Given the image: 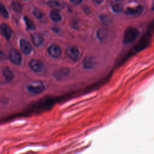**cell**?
<instances>
[{
  "label": "cell",
  "instance_id": "20",
  "mask_svg": "<svg viewBox=\"0 0 154 154\" xmlns=\"http://www.w3.org/2000/svg\"><path fill=\"white\" fill-rule=\"evenodd\" d=\"M24 20L25 22L26 27L28 29H31V30H33L35 29V26L34 23H33V22L27 16H25L24 17Z\"/></svg>",
  "mask_w": 154,
  "mask_h": 154
},
{
  "label": "cell",
  "instance_id": "23",
  "mask_svg": "<svg viewBox=\"0 0 154 154\" xmlns=\"http://www.w3.org/2000/svg\"><path fill=\"white\" fill-rule=\"evenodd\" d=\"M7 59L6 55L3 52H0V60H4Z\"/></svg>",
  "mask_w": 154,
  "mask_h": 154
},
{
  "label": "cell",
  "instance_id": "6",
  "mask_svg": "<svg viewBox=\"0 0 154 154\" xmlns=\"http://www.w3.org/2000/svg\"><path fill=\"white\" fill-rule=\"evenodd\" d=\"M70 73V70L66 67H63L54 72V76L58 81L64 80Z\"/></svg>",
  "mask_w": 154,
  "mask_h": 154
},
{
  "label": "cell",
  "instance_id": "21",
  "mask_svg": "<svg viewBox=\"0 0 154 154\" xmlns=\"http://www.w3.org/2000/svg\"><path fill=\"white\" fill-rule=\"evenodd\" d=\"M0 14L4 18H6V19L8 18V16H9L8 12L3 4H0Z\"/></svg>",
  "mask_w": 154,
  "mask_h": 154
},
{
  "label": "cell",
  "instance_id": "27",
  "mask_svg": "<svg viewBox=\"0 0 154 154\" xmlns=\"http://www.w3.org/2000/svg\"><path fill=\"white\" fill-rule=\"evenodd\" d=\"M152 9L154 10V0L152 1Z\"/></svg>",
  "mask_w": 154,
  "mask_h": 154
},
{
  "label": "cell",
  "instance_id": "8",
  "mask_svg": "<svg viewBox=\"0 0 154 154\" xmlns=\"http://www.w3.org/2000/svg\"><path fill=\"white\" fill-rule=\"evenodd\" d=\"M48 51L49 55L54 58H58L61 54V48L56 44H52L49 47Z\"/></svg>",
  "mask_w": 154,
  "mask_h": 154
},
{
  "label": "cell",
  "instance_id": "16",
  "mask_svg": "<svg viewBox=\"0 0 154 154\" xmlns=\"http://www.w3.org/2000/svg\"><path fill=\"white\" fill-rule=\"evenodd\" d=\"M11 8L15 12L17 13H20L22 11V7L20 3L16 1H13L11 2L10 5Z\"/></svg>",
  "mask_w": 154,
  "mask_h": 154
},
{
  "label": "cell",
  "instance_id": "5",
  "mask_svg": "<svg viewBox=\"0 0 154 154\" xmlns=\"http://www.w3.org/2000/svg\"><path fill=\"white\" fill-rule=\"evenodd\" d=\"M9 58L13 63L17 65L20 64L22 61V57L20 53L14 49L10 50L9 52Z\"/></svg>",
  "mask_w": 154,
  "mask_h": 154
},
{
  "label": "cell",
  "instance_id": "18",
  "mask_svg": "<svg viewBox=\"0 0 154 154\" xmlns=\"http://www.w3.org/2000/svg\"><path fill=\"white\" fill-rule=\"evenodd\" d=\"M48 5L54 8L55 10H60L62 8V6L60 2L56 1H51L48 2Z\"/></svg>",
  "mask_w": 154,
  "mask_h": 154
},
{
  "label": "cell",
  "instance_id": "13",
  "mask_svg": "<svg viewBox=\"0 0 154 154\" xmlns=\"http://www.w3.org/2000/svg\"><path fill=\"white\" fill-rule=\"evenodd\" d=\"M2 74H3V76H4L5 79L8 82L11 81L14 78L13 72L8 67H5L3 68Z\"/></svg>",
  "mask_w": 154,
  "mask_h": 154
},
{
  "label": "cell",
  "instance_id": "11",
  "mask_svg": "<svg viewBox=\"0 0 154 154\" xmlns=\"http://www.w3.org/2000/svg\"><path fill=\"white\" fill-rule=\"evenodd\" d=\"M97 64L95 58L93 57H87L83 61V67L86 69H91Z\"/></svg>",
  "mask_w": 154,
  "mask_h": 154
},
{
  "label": "cell",
  "instance_id": "24",
  "mask_svg": "<svg viewBox=\"0 0 154 154\" xmlns=\"http://www.w3.org/2000/svg\"><path fill=\"white\" fill-rule=\"evenodd\" d=\"M82 1L83 0H70V1L71 2H72L73 4H74L75 5H78V4H81L82 2Z\"/></svg>",
  "mask_w": 154,
  "mask_h": 154
},
{
  "label": "cell",
  "instance_id": "28",
  "mask_svg": "<svg viewBox=\"0 0 154 154\" xmlns=\"http://www.w3.org/2000/svg\"><path fill=\"white\" fill-rule=\"evenodd\" d=\"M116 1H122V0H115Z\"/></svg>",
  "mask_w": 154,
  "mask_h": 154
},
{
  "label": "cell",
  "instance_id": "1",
  "mask_svg": "<svg viewBox=\"0 0 154 154\" xmlns=\"http://www.w3.org/2000/svg\"><path fill=\"white\" fill-rule=\"evenodd\" d=\"M140 34L139 31L133 26L128 27L123 35V42L124 44L128 45L133 43Z\"/></svg>",
  "mask_w": 154,
  "mask_h": 154
},
{
  "label": "cell",
  "instance_id": "3",
  "mask_svg": "<svg viewBox=\"0 0 154 154\" xmlns=\"http://www.w3.org/2000/svg\"><path fill=\"white\" fill-rule=\"evenodd\" d=\"M30 68L35 72L41 73L45 70L46 66L42 61L38 60H32L29 62Z\"/></svg>",
  "mask_w": 154,
  "mask_h": 154
},
{
  "label": "cell",
  "instance_id": "26",
  "mask_svg": "<svg viewBox=\"0 0 154 154\" xmlns=\"http://www.w3.org/2000/svg\"><path fill=\"white\" fill-rule=\"evenodd\" d=\"M95 3H96L97 4H100L103 2V0H93Z\"/></svg>",
  "mask_w": 154,
  "mask_h": 154
},
{
  "label": "cell",
  "instance_id": "14",
  "mask_svg": "<svg viewBox=\"0 0 154 154\" xmlns=\"http://www.w3.org/2000/svg\"><path fill=\"white\" fill-rule=\"evenodd\" d=\"M108 35V31L106 28H100L97 32V37L100 41L102 42L105 40Z\"/></svg>",
  "mask_w": 154,
  "mask_h": 154
},
{
  "label": "cell",
  "instance_id": "10",
  "mask_svg": "<svg viewBox=\"0 0 154 154\" xmlns=\"http://www.w3.org/2000/svg\"><path fill=\"white\" fill-rule=\"evenodd\" d=\"M19 46L22 52L26 55H29L32 50V46L30 43L28 41L23 38L20 39L19 42Z\"/></svg>",
  "mask_w": 154,
  "mask_h": 154
},
{
  "label": "cell",
  "instance_id": "25",
  "mask_svg": "<svg viewBox=\"0 0 154 154\" xmlns=\"http://www.w3.org/2000/svg\"><path fill=\"white\" fill-rule=\"evenodd\" d=\"M84 11L86 13H87V14H88V13H90V8L88 7H85L84 8Z\"/></svg>",
  "mask_w": 154,
  "mask_h": 154
},
{
  "label": "cell",
  "instance_id": "17",
  "mask_svg": "<svg viewBox=\"0 0 154 154\" xmlns=\"http://www.w3.org/2000/svg\"><path fill=\"white\" fill-rule=\"evenodd\" d=\"M99 19L101 21V22L105 25H108L111 23V19L110 17L106 14H101L99 16Z\"/></svg>",
  "mask_w": 154,
  "mask_h": 154
},
{
  "label": "cell",
  "instance_id": "9",
  "mask_svg": "<svg viewBox=\"0 0 154 154\" xmlns=\"http://www.w3.org/2000/svg\"><path fill=\"white\" fill-rule=\"evenodd\" d=\"M0 31L2 35L7 39L10 40L13 36V31L11 28L5 23H2L0 26Z\"/></svg>",
  "mask_w": 154,
  "mask_h": 154
},
{
  "label": "cell",
  "instance_id": "22",
  "mask_svg": "<svg viewBox=\"0 0 154 154\" xmlns=\"http://www.w3.org/2000/svg\"><path fill=\"white\" fill-rule=\"evenodd\" d=\"M33 14L37 19H41L42 17V16H43L42 13L40 11H39L38 9H36V8L33 10Z\"/></svg>",
  "mask_w": 154,
  "mask_h": 154
},
{
  "label": "cell",
  "instance_id": "12",
  "mask_svg": "<svg viewBox=\"0 0 154 154\" xmlns=\"http://www.w3.org/2000/svg\"><path fill=\"white\" fill-rule=\"evenodd\" d=\"M31 40L35 46H41L43 43V38L41 35L37 33H33L31 35Z\"/></svg>",
  "mask_w": 154,
  "mask_h": 154
},
{
  "label": "cell",
  "instance_id": "2",
  "mask_svg": "<svg viewBox=\"0 0 154 154\" xmlns=\"http://www.w3.org/2000/svg\"><path fill=\"white\" fill-rule=\"evenodd\" d=\"M26 88L31 93L39 94L43 92L45 88L44 84L42 82L37 81L28 84Z\"/></svg>",
  "mask_w": 154,
  "mask_h": 154
},
{
  "label": "cell",
  "instance_id": "19",
  "mask_svg": "<svg viewBox=\"0 0 154 154\" xmlns=\"http://www.w3.org/2000/svg\"><path fill=\"white\" fill-rule=\"evenodd\" d=\"M111 6V8H112V11L114 13H120L123 10V6L120 3H117V2L112 3Z\"/></svg>",
  "mask_w": 154,
  "mask_h": 154
},
{
  "label": "cell",
  "instance_id": "4",
  "mask_svg": "<svg viewBox=\"0 0 154 154\" xmlns=\"http://www.w3.org/2000/svg\"><path fill=\"white\" fill-rule=\"evenodd\" d=\"M66 52L68 57L73 61H76L78 60L80 55V52L78 48L74 45L68 46L66 49Z\"/></svg>",
  "mask_w": 154,
  "mask_h": 154
},
{
  "label": "cell",
  "instance_id": "15",
  "mask_svg": "<svg viewBox=\"0 0 154 154\" xmlns=\"http://www.w3.org/2000/svg\"><path fill=\"white\" fill-rule=\"evenodd\" d=\"M50 18L53 20L54 22H58L61 20L62 16L57 11V10H52L50 12L49 14Z\"/></svg>",
  "mask_w": 154,
  "mask_h": 154
},
{
  "label": "cell",
  "instance_id": "7",
  "mask_svg": "<svg viewBox=\"0 0 154 154\" xmlns=\"http://www.w3.org/2000/svg\"><path fill=\"white\" fill-rule=\"evenodd\" d=\"M144 10L143 6L139 5L135 7H128L126 8L125 13L127 15L137 16L140 14Z\"/></svg>",
  "mask_w": 154,
  "mask_h": 154
}]
</instances>
